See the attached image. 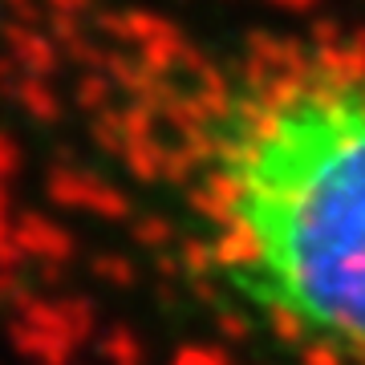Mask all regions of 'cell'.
Here are the masks:
<instances>
[{
	"instance_id": "obj_1",
	"label": "cell",
	"mask_w": 365,
	"mask_h": 365,
	"mask_svg": "<svg viewBox=\"0 0 365 365\" xmlns=\"http://www.w3.org/2000/svg\"><path fill=\"white\" fill-rule=\"evenodd\" d=\"M93 130L227 325L309 365H365V53L146 37L106 61Z\"/></svg>"
}]
</instances>
